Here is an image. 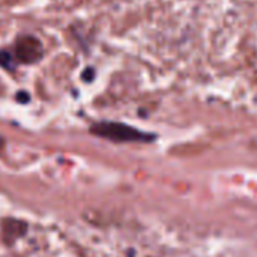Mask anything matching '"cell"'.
Instances as JSON below:
<instances>
[{
    "mask_svg": "<svg viewBox=\"0 0 257 257\" xmlns=\"http://www.w3.org/2000/svg\"><path fill=\"white\" fill-rule=\"evenodd\" d=\"M11 59H13L11 53H8V52H2V53H0V65H4L5 68H11V65H10Z\"/></svg>",
    "mask_w": 257,
    "mask_h": 257,
    "instance_id": "cell-3",
    "label": "cell"
},
{
    "mask_svg": "<svg viewBox=\"0 0 257 257\" xmlns=\"http://www.w3.org/2000/svg\"><path fill=\"white\" fill-rule=\"evenodd\" d=\"M43 55V46L35 37H22L16 44V56L22 62H35Z\"/></svg>",
    "mask_w": 257,
    "mask_h": 257,
    "instance_id": "cell-2",
    "label": "cell"
},
{
    "mask_svg": "<svg viewBox=\"0 0 257 257\" xmlns=\"http://www.w3.org/2000/svg\"><path fill=\"white\" fill-rule=\"evenodd\" d=\"M91 132L97 137L107 138L118 143H128V141H146V134H141L137 128L121 124V122H98L95 124Z\"/></svg>",
    "mask_w": 257,
    "mask_h": 257,
    "instance_id": "cell-1",
    "label": "cell"
}]
</instances>
